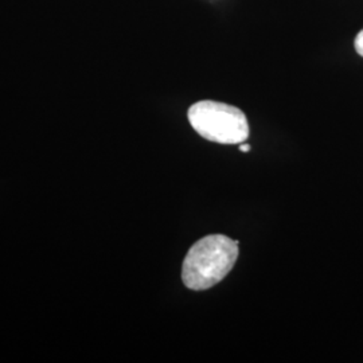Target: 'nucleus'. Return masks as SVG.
Instances as JSON below:
<instances>
[{"label": "nucleus", "mask_w": 363, "mask_h": 363, "mask_svg": "<svg viewBox=\"0 0 363 363\" xmlns=\"http://www.w3.org/2000/svg\"><path fill=\"white\" fill-rule=\"evenodd\" d=\"M240 242L213 234L195 242L182 267V280L193 291H205L217 286L233 269L238 259Z\"/></svg>", "instance_id": "nucleus-1"}, {"label": "nucleus", "mask_w": 363, "mask_h": 363, "mask_svg": "<svg viewBox=\"0 0 363 363\" xmlns=\"http://www.w3.org/2000/svg\"><path fill=\"white\" fill-rule=\"evenodd\" d=\"M250 148H252V147H250L249 144H240V150H241L242 152H247V151H250Z\"/></svg>", "instance_id": "nucleus-4"}, {"label": "nucleus", "mask_w": 363, "mask_h": 363, "mask_svg": "<svg viewBox=\"0 0 363 363\" xmlns=\"http://www.w3.org/2000/svg\"><path fill=\"white\" fill-rule=\"evenodd\" d=\"M187 116L195 132L208 142L241 144L249 138L247 116L232 105L199 101L189 109Z\"/></svg>", "instance_id": "nucleus-2"}, {"label": "nucleus", "mask_w": 363, "mask_h": 363, "mask_svg": "<svg viewBox=\"0 0 363 363\" xmlns=\"http://www.w3.org/2000/svg\"><path fill=\"white\" fill-rule=\"evenodd\" d=\"M354 45H355V50H357V52H358L361 57H363V30H361V31L358 33Z\"/></svg>", "instance_id": "nucleus-3"}]
</instances>
